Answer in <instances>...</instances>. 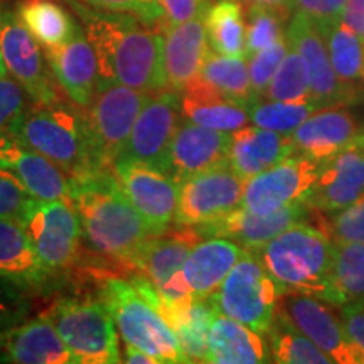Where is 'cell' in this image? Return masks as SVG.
<instances>
[{"label": "cell", "instance_id": "cell-1", "mask_svg": "<svg viewBox=\"0 0 364 364\" xmlns=\"http://www.w3.org/2000/svg\"><path fill=\"white\" fill-rule=\"evenodd\" d=\"M98 59L100 81H115L157 95L167 90L164 33L124 12L66 0Z\"/></svg>", "mask_w": 364, "mask_h": 364}, {"label": "cell", "instance_id": "cell-2", "mask_svg": "<svg viewBox=\"0 0 364 364\" xmlns=\"http://www.w3.org/2000/svg\"><path fill=\"white\" fill-rule=\"evenodd\" d=\"M70 186L85 248L100 260L129 268L136 252L161 235L136 211L112 169L70 177Z\"/></svg>", "mask_w": 364, "mask_h": 364}, {"label": "cell", "instance_id": "cell-3", "mask_svg": "<svg viewBox=\"0 0 364 364\" xmlns=\"http://www.w3.org/2000/svg\"><path fill=\"white\" fill-rule=\"evenodd\" d=\"M9 134L56 164L68 177L105 171L95 156L85 108L70 100L31 102Z\"/></svg>", "mask_w": 364, "mask_h": 364}, {"label": "cell", "instance_id": "cell-4", "mask_svg": "<svg viewBox=\"0 0 364 364\" xmlns=\"http://www.w3.org/2000/svg\"><path fill=\"white\" fill-rule=\"evenodd\" d=\"M257 253L282 295H316L338 307L331 280L332 241L317 225L299 223Z\"/></svg>", "mask_w": 364, "mask_h": 364}, {"label": "cell", "instance_id": "cell-5", "mask_svg": "<svg viewBox=\"0 0 364 364\" xmlns=\"http://www.w3.org/2000/svg\"><path fill=\"white\" fill-rule=\"evenodd\" d=\"M100 282V299L110 311L117 331L125 344L152 354L159 363H189L184 349L159 311L132 279L117 272H95Z\"/></svg>", "mask_w": 364, "mask_h": 364}, {"label": "cell", "instance_id": "cell-6", "mask_svg": "<svg viewBox=\"0 0 364 364\" xmlns=\"http://www.w3.org/2000/svg\"><path fill=\"white\" fill-rule=\"evenodd\" d=\"M44 317L65 341L76 363L115 364L124 361L115 321L102 299L59 297L48 307Z\"/></svg>", "mask_w": 364, "mask_h": 364}, {"label": "cell", "instance_id": "cell-7", "mask_svg": "<svg viewBox=\"0 0 364 364\" xmlns=\"http://www.w3.org/2000/svg\"><path fill=\"white\" fill-rule=\"evenodd\" d=\"M213 297L221 314L267 336L282 294L258 253L245 250Z\"/></svg>", "mask_w": 364, "mask_h": 364}, {"label": "cell", "instance_id": "cell-8", "mask_svg": "<svg viewBox=\"0 0 364 364\" xmlns=\"http://www.w3.org/2000/svg\"><path fill=\"white\" fill-rule=\"evenodd\" d=\"M150 97L152 95L147 91L115 81H100L97 95L85 113L95 156L102 169H113Z\"/></svg>", "mask_w": 364, "mask_h": 364}, {"label": "cell", "instance_id": "cell-9", "mask_svg": "<svg viewBox=\"0 0 364 364\" xmlns=\"http://www.w3.org/2000/svg\"><path fill=\"white\" fill-rule=\"evenodd\" d=\"M22 226L49 272H70L78 267L85 252L83 231L78 213L70 199H36Z\"/></svg>", "mask_w": 364, "mask_h": 364}, {"label": "cell", "instance_id": "cell-10", "mask_svg": "<svg viewBox=\"0 0 364 364\" xmlns=\"http://www.w3.org/2000/svg\"><path fill=\"white\" fill-rule=\"evenodd\" d=\"M322 161L294 152L270 169L245 182L241 208L257 215H270L279 209L306 204L316 184Z\"/></svg>", "mask_w": 364, "mask_h": 364}, {"label": "cell", "instance_id": "cell-11", "mask_svg": "<svg viewBox=\"0 0 364 364\" xmlns=\"http://www.w3.org/2000/svg\"><path fill=\"white\" fill-rule=\"evenodd\" d=\"M0 56L14 80L19 81L33 102L51 103L63 98L38 39L17 14L0 7Z\"/></svg>", "mask_w": 364, "mask_h": 364}, {"label": "cell", "instance_id": "cell-12", "mask_svg": "<svg viewBox=\"0 0 364 364\" xmlns=\"http://www.w3.org/2000/svg\"><path fill=\"white\" fill-rule=\"evenodd\" d=\"M245 182L230 164L181 182L174 225L206 226L233 213L241 208Z\"/></svg>", "mask_w": 364, "mask_h": 364}, {"label": "cell", "instance_id": "cell-13", "mask_svg": "<svg viewBox=\"0 0 364 364\" xmlns=\"http://www.w3.org/2000/svg\"><path fill=\"white\" fill-rule=\"evenodd\" d=\"M334 304L316 295L285 294L282 295L277 311L334 363L364 364L361 353L346 334Z\"/></svg>", "mask_w": 364, "mask_h": 364}, {"label": "cell", "instance_id": "cell-14", "mask_svg": "<svg viewBox=\"0 0 364 364\" xmlns=\"http://www.w3.org/2000/svg\"><path fill=\"white\" fill-rule=\"evenodd\" d=\"M287 41L302 56L309 71L312 103L317 108L346 107L359 98L336 75L329 49L322 31L316 22L300 12H292L287 26Z\"/></svg>", "mask_w": 364, "mask_h": 364}, {"label": "cell", "instance_id": "cell-15", "mask_svg": "<svg viewBox=\"0 0 364 364\" xmlns=\"http://www.w3.org/2000/svg\"><path fill=\"white\" fill-rule=\"evenodd\" d=\"M112 171L130 203L157 233H164L174 225L179 182L145 162L118 161Z\"/></svg>", "mask_w": 364, "mask_h": 364}, {"label": "cell", "instance_id": "cell-16", "mask_svg": "<svg viewBox=\"0 0 364 364\" xmlns=\"http://www.w3.org/2000/svg\"><path fill=\"white\" fill-rule=\"evenodd\" d=\"M184 120L179 93L166 90L152 95L136 118L118 161H136L161 169L167 149ZM117 161V162H118Z\"/></svg>", "mask_w": 364, "mask_h": 364}, {"label": "cell", "instance_id": "cell-17", "mask_svg": "<svg viewBox=\"0 0 364 364\" xmlns=\"http://www.w3.org/2000/svg\"><path fill=\"white\" fill-rule=\"evenodd\" d=\"M231 134L182 120L167 149L161 169L184 182L203 172L230 164Z\"/></svg>", "mask_w": 364, "mask_h": 364}, {"label": "cell", "instance_id": "cell-18", "mask_svg": "<svg viewBox=\"0 0 364 364\" xmlns=\"http://www.w3.org/2000/svg\"><path fill=\"white\" fill-rule=\"evenodd\" d=\"M364 194V130L356 142L326 161L307 199V206L322 215L349 208Z\"/></svg>", "mask_w": 364, "mask_h": 364}, {"label": "cell", "instance_id": "cell-19", "mask_svg": "<svg viewBox=\"0 0 364 364\" xmlns=\"http://www.w3.org/2000/svg\"><path fill=\"white\" fill-rule=\"evenodd\" d=\"M317 211H314L307 204H295L270 215H257L245 208L235 209L233 213L226 215L211 225L194 228L203 238L208 236H221V238L233 240L245 250L257 252L268 241L284 233L285 230L299 223L316 221Z\"/></svg>", "mask_w": 364, "mask_h": 364}, {"label": "cell", "instance_id": "cell-20", "mask_svg": "<svg viewBox=\"0 0 364 364\" xmlns=\"http://www.w3.org/2000/svg\"><path fill=\"white\" fill-rule=\"evenodd\" d=\"M43 51L66 98L81 108H88L100 86V68L81 24L65 44L43 48Z\"/></svg>", "mask_w": 364, "mask_h": 364}, {"label": "cell", "instance_id": "cell-21", "mask_svg": "<svg viewBox=\"0 0 364 364\" xmlns=\"http://www.w3.org/2000/svg\"><path fill=\"white\" fill-rule=\"evenodd\" d=\"M162 33L167 90L181 93L201 76L204 63L211 53L204 17L166 26Z\"/></svg>", "mask_w": 364, "mask_h": 364}, {"label": "cell", "instance_id": "cell-22", "mask_svg": "<svg viewBox=\"0 0 364 364\" xmlns=\"http://www.w3.org/2000/svg\"><path fill=\"white\" fill-rule=\"evenodd\" d=\"M0 166L11 171L39 201L70 199L71 186L68 174L11 134L0 136Z\"/></svg>", "mask_w": 364, "mask_h": 364}, {"label": "cell", "instance_id": "cell-23", "mask_svg": "<svg viewBox=\"0 0 364 364\" xmlns=\"http://www.w3.org/2000/svg\"><path fill=\"white\" fill-rule=\"evenodd\" d=\"M0 363L71 364L76 359L43 316L0 332Z\"/></svg>", "mask_w": 364, "mask_h": 364}, {"label": "cell", "instance_id": "cell-24", "mask_svg": "<svg viewBox=\"0 0 364 364\" xmlns=\"http://www.w3.org/2000/svg\"><path fill=\"white\" fill-rule=\"evenodd\" d=\"M361 132L351 112L343 107H329L314 112L290 136L295 152L326 161L356 142Z\"/></svg>", "mask_w": 364, "mask_h": 364}, {"label": "cell", "instance_id": "cell-25", "mask_svg": "<svg viewBox=\"0 0 364 364\" xmlns=\"http://www.w3.org/2000/svg\"><path fill=\"white\" fill-rule=\"evenodd\" d=\"M203 236L188 226H177V230H167L161 235L152 236L142 248L136 252L127 272H135L161 287L171 277L182 270L191 252Z\"/></svg>", "mask_w": 364, "mask_h": 364}, {"label": "cell", "instance_id": "cell-26", "mask_svg": "<svg viewBox=\"0 0 364 364\" xmlns=\"http://www.w3.org/2000/svg\"><path fill=\"white\" fill-rule=\"evenodd\" d=\"M243 253V247L221 236H208L199 241L182 267L193 297H213Z\"/></svg>", "mask_w": 364, "mask_h": 364}, {"label": "cell", "instance_id": "cell-27", "mask_svg": "<svg viewBox=\"0 0 364 364\" xmlns=\"http://www.w3.org/2000/svg\"><path fill=\"white\" fill-rule=\"evenodd\" d=\"M295 152L292 136L247 125L231 132L230 166L245 181L270 169Z\"/></svg>", "mask_w": 364, "mask_h": 364}, {"label": "cell", "instance_id": "cell-28", "mask_svg": "<svg viewBox=\"0 0 364 364\" xmlns=\"http://www.w3.org/2000/svg\"><path fill=\"white\" fill-rule=\"evenodd\" d=\"M206 363L213 364H260L272 363L265 334L253 331L235 318L218 314L208 336Z\"/></svg>", "mask_w": 364, "mask_h": 364}, {"label": "cell", "instance_id": "cell-29", "mask_svg": "<svg viewBox=\"0 0 364 364\" xmlns=\"http://www.w3.org/2000/svg\"><path fill=\"white\" fill-rule=\"evenodd\" d=\"M184 120L221 132H235L250 124L248 108L226 98L199 76L179 93Z\"/></svg>", "mask_w": 364, "mask_h": 364}, {"label": "cell", "instance_id": "cell-30", "mask_svg": "<svg viewBox=\"0 0 364 364\" xmlns=\"http://www.w3.org/2000/svg\"><path fill=\"white\" fill-rule=\"evenodd\" d=\"M53 273L41 262L21 223L0 220V279L22 289H39Z\"/></svg>", "mask_w": 364, "mask_h": 364}, {"label": "cell", "instance_id": "cell-31", "mask_svg": "<svg viewBox=\"0 0 364 364\" xmlns=\"http://www.w3.org/2000/svg\"><path fill=\"white\" fill-rule=\"evenodd\" d=\"M159 311L176 332L189 363H206L209 329L220 314L215 297L193 299L177 306H159Z\"/></svg>", "mask_w": 364, "mask_h": 364}, {"label": "cell", "instance_id": "cell-32", "mask_svg": "<svg viewBox=\"0 0 364 364\" xmlns=\"http://www.w3.org/2000/svg\"><path fill=\"white\" fill-rule=\"evenodd\" d=\"M208 41L218 54L247 58V19L238 0H216L204 14Z\"/></svg>", "mask_w": 364, "mask_h": 364}, {"label": "cell", "instance_id": "cell-33", "mask_svg": "<svg viewBox=\"0 0 364 364\" xmlns=\"http://www.w3.org/2000/svg\"><path fill=\"white\" fill-rule=\"evenodd\" d=\"M17 16L43 48L65 44L78 29V22L53 0H22Z\"/></svg>", "mask_w": 364, "mask_h": 364}, {"label": "cell", "instance_id": "cell-34", "mask_svg": "<svg viewBox=\"0 0 364 364\" xmlns=\"http://www.w3.org/2000/svg\"><path fill=\"white\" fill-rule=\"evenodd\" d=\"M321 31L338 78L359 93V85L364 81V38L343 19Z\"/></svg>", "mask_w": 364, "mask_h": 364}, {"label": "cell", "instance_id": "cell-35", "mask_svg": "<svg viewBox=\"0 0 364 364\" xmlns=\"http://www.w3.org/2000/svg\"><path fill=\"white\" fill-rule=\"evenodd\" d=\"M267 339L270 346L272 363L334 364L321 348H317L307 336H304L297 327L290 324L279 311L267 332Z\"/></svg>", "mask_w": 364, "mask_h": 364}, {"label": "cell", "instance_id": "cell-36", "mask_svg": "<svg viewBox=\"0 0 364 364\" xmlns=\"http://www.w3.org/2000/svg\"><path fill=\"white\" fill-rule=\"evenodd\" d=\"M201 80L226 98L247 108L257 102L250 81L247 58H230L215 51L209 53L201 71Z\"/></svg>", "mask_w": 364, "mask_h": 364}, {"label": "cell", "instance_id": "cell-37", "mask_svg": "<svg viewBox=\"0 0 364 364\" xmlns=\"http://www.w3.org/2000/svg\"><path fill=\"white\" fill-rule=\"evenodd\" d=\"M331 280L338 307L364 299V243L332 241Z\"/></svg>", "mask_w": 364, "mask_h": 364}, {"label": "cell", "instance_id": "cell-38", "mask_svg": "<svg viewBox=\"0 0 364 364\" xmlns=\"http://www.w3.org/2000/svg\"><path fill=\"white\" fill-rule=\"evenodd\" d=\"M290 46V44H289ZM263 100L287 103H312L309 71L300 54L290 46L284 61L273 76Z\"/></svg>", "mask_w": 364, "mask_h": 364}, {"label": "cell", "instance_id": "cell-39", "mask_svg": "<svg viewBox=\"0 0 364 364\" xmlns=\"http://www.w3.org/2000/svg\"><path fill=\"white\" fill-rule=\"evenodd\" d=\"M316 110L318 108L314 103L272 102L262 98L250 105L248 113L252 125L290 135Z\"/></svg>", "mask_w": 364, "mask_h": 364}, {"label": "cell", "instance_id": "cell-40", "mask_svg": "<svg viewBox=\"0 0 364 364\" xmlns=\"http://www.w3.org/2000/svg\"><path fill=\"white\" fill-rule=\"evenodd\" d=\"M292 14L265 6L247 9V59L287 38L285 22Z\"/></svg>", "mask_w": 364, "mask_h": 364}, {"label": "cell", "instance_id": "cell-41", "mask_svg": "<svg viewBox=\"0 0 364 364\" xmlns=\"http://www.w3.org/2000/svg\"><path fill=\"white\" fill-rule=\"evenodd\" d=\"M316 221L332 241L364 243V194L349 208L332 215L317 213Z\"/></svg>", "mask_w": 364, "mask_h": 364}, {"label": "cell", "instance_id": "cell-42", "mask_svg": "<svg viewBox=\"0 0 364 364\" xmlns=\"http://www.w3.org/2000/svg\"><path fill=\"white\" fill-rule=\"evenodd\" d=\"M289 41L285 38L270 46V48L262 49V51L255 53L248 58L250 81H252V88L257 100L265 97L273 76H275L277 70H279L282 61H284L285 54L289 53Z\"/></svg>", "mask_w": 364, "mask_h": 364}, {"label": "cell", "instance_id": "cell-43", "mask_svg": "<svg viewBox=\"0 0 364 364\" xmlns=\"http://www.w3.org/2000/svg\"><path fill=\"white\" fill-rule=\"evenodd\" d=\"M34 201L36 198L26 186L11 171L0 166V220H12L22 225Z\"/></svg>", "mask_w": 364, "mask_h": 364}, {"label": "cell", "instance_id": "cell-44", "mask_svg": "<svg viewBox=\"0 0 364 364\" xmlns=\"http://www.w3.org/2000/svg\"><path fill=\"white\" fill-rule=\"evenodd\" d=\"M81 2L102 11L130 14L144 24L156 29L162 31L166 27V14L159 0H81Z\"/></svg>", "mask_w": 364, "mask_h": 364}, {"label": "cell", "instance_id": "cell-45", "mask_svg": "<svg viewBox=\"0 0 364 364\" xmlns=\"http://www.w3.org/2000/svg\"><path fill=\"white\" fill-rule=\"evenodd\" d=\"M31 100L29 93L9 73L0 75V136L11 132Z\"/></svg>", "mask_w": 364, "mask_h": 364}, {"label": "cell", "instance_id": "cell-46", "mask_svg": "<svg viewBox=\"0 0 364 364\" xmlns=\"http://www.w3.org/2000/svg\"><path fill=\"white\" fill-rule=\"evenodd\" d=\"M348 0H294V12H300L316 22L318 29H326L343 19Z\"/></svg>", "mask_w": 364, "mask_h": 364}, {"label": "cell", "instance_id": "cell-47", "mask_svg": "<svg viewBox=\"0 0 364 364\" xmlns=\"http://www.w3.org/2000/svg\"><path fill=\"white\" fill-rule=\"evenodd\" d=\"M164 14H166V26H176L188 22L198 17H204L209 0H159Z\"/></svg>", "mask_w": 364, "mask_h": 364}, {"label": "cell", "instance_id": "cell-48", "mask_svg": "<svg viewBox=\"0 0 364 364\" xmlns=\"http://www.w3.org/2000/svg\"><path fill=\"white\" fill-rule=\"evenodd\" d=\"M338 309L346 334L364 359V299L346 302Z\"/></svg>", "mask_w": 364, "mask_h": 364}, {"label": "cell", "instance_id": "cell-49", "mask_svg": "<svg viewBox=\"0 0 364 364\" xmlns=\"http://www.w3.org/2000/svg\"><path fill=\"white\" fill-rule=\"evenodd\" d=\"M343 21L364 38V0H348Z\"/></svg>", "mask_w": 364, "mask_h": 364}, {"label": "cell", "instance_id": "cell-50", "mask_svg": "<svg viewBox=\"0 0 364 364\" xmlns=\"http://www.w3.org/2000/svg\"><path fill=\"white\" fill-rule=\"evenodd\" d=\"M124 361L132 364H157V358H154L152 354L142 351V349L135 348L132 344H125L124 348Z\"/></svg>", "mask_w": 364, "mask_h": 364}, {"label": "cell", "instance_id": "cell-51", "mask_svg": "<svg viewBox=\"0 0 364 364\" xmlns=\"http://www.w3.org/2000/svg\"><path fill=\"white\" fill-rule=\"evenodd\" d=\"M243 2H247L248 6H265L289 14L294 12V0H243Z\"/></svg>", "mask_w": 364, "mask_h": 364}, {"label": "cell", "instance_id": "cell-52", "mask_svg": "<svg viewBox=\"0 0 364 364\" xmlns=\"http://www.w3.org/2000/svg\"><path fill=\"white\" fill-rule=\"evenodd\" d=\"M7 70L6 66H4V61H2V56H0V75H6Z\"/></svg>", "mask_w": 364, "mask_h": 364}]
</instances>
